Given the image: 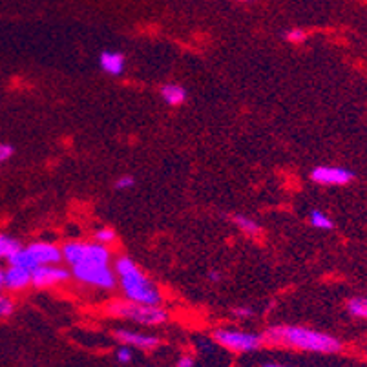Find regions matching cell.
<instances>
[{
  "mask_svg": "<svg viewBox=\"0 0 367 367\" xmlns=\"http://www.w3.org/2000/svg\"><path fill=\"white\" fill-rule=\"evenodd\" d=\"M114 318H121V320L134 322L139 326L148 327H158L163 326L168 322V313L161 305H147V304H137V302H130V300H119L108 307Z\"/></svg>",
  "mask_w": 367,
  "mask_h": 367,
  "instance_id": "cell-3",
  "label": "cell"
},
{
  "mask_svg": "<svg viewBox=\"0 0 367 367\" xmlns=\"http://www.w3.org/2000/svg\"><path fill=\"white\" fill-rule=\"evenodd\" d=\"M13 154H15V148L8 145V143H0V165L6 163L8 159H11Z\"/></svg>",
  "mask_w": 367,
  "mask_h": 367,
  "instance_id": "cell-25",
  "label": "cell"
},
{
  "mask_svg": "<svg viewBox=\"0 0 367 367\" xmlns=\"http://www.w3.org/2000/svg\"><path fill=\"white\" fill-rule=\"evenodd\" d=\"M209 280L210 282H221V274L218 273V271H210Z\"/></svg>",
  "mask_w": 367,
  "mask_h": 367,
  "instance_id": "cell-27",
  "label": "cell"
},
{
  "mask_svg": "<svg viewBox=\"0 0 367 367\" xmlns=\"http://www.w3.org/2000/svg\"><path fill=\"white\" fill-rule=\"evenodd\" d=\"M114 336L121 346H128L132 349H139V351H152V349H158L161 344L158 336L145 335V333L130 329H116Z\"/></svg>",
  "mask_w": 367,
  "mask_h": 367,
  "instance_id": "cell-9",
  "label": "cell"
},
{
  "mask_svg": "<svg viewBox=\"0 0 367 367\" xmlns=\"http://www.w3.org/2000/svg\"><path fill=\"white\" fill-rule=\"evenodd\" d=\"M232 221H234V225H236L238 229L245 234V236L256 238L262 234V227H260V223L252 220V218H249V216L236 214L234 218H232Z\"/></svg>",
  "mask_w": 367,
  "mask_h": 367,
  "instance_id": "cell-15",
  "label": "cell"
},
{
  "mask_svg": "<svg viewBox=\"0 0 367 367\" xmlns=\"http://www.w3.org/2000/svg\"><path fill=\"white\" fill-rule=\"evenodd\" d=\"M134 185H136V178H134V176H130V174H125V176H121V178L116 179L114 189L119 190V192H123V190L134 189Z\"/></svg>",
  "mask_w": 367,
  "mask_h": 367,
  "instance_id": "cell-21",
  "label": "cell"
},
{
  "mask_svg": "<svg viewBox=\"0 0 367 367\" xmlns=\"http://www.w3.org/2000/svg\"><path fill=\"white\" fill-rule=\"evenodd\" d=\"M263 367H287V366H278V364H265Z\"/></svg>",
  "mask_w": 367,
  "mask_h": 367,
  "instance_id": "cell-29",
  "label": "cell"
},
{
  "mask_svg": "<svg viewBox=\"0 0 367 367\" xmlns=\"http://www.w3.org/2000/svg\"><path fill=\"white\" fill-rule=\"evenodd\" d=\"M194 364H196L194 357H190V355H183V357H179L176 367H194Z\"/></svg>",
  "mask_w": 367,
  "mask_h": 367,
  "instance_id": "cell-26",
  "label": "cell"
},
{
  "mask_svg": "<svg viewBox=\"0 0 367 367\" xmlns=\"http://www.w3.org/2000/svg\"><path fill=\"white\" fill-rule=\"evenodd\" d=\"M19 249H21V243L17 242V240L0 234V258H6V260H8V258L15 251H19Z\"/></svg>",
  "mask_w": 367,
  "mask_h": 367,
  "instance_id": "cell-18",
  "label": "cell"
},
{
  "mask_svg": "<svg viewBox=\"0 0 367 367\" xmlns=\"http://www.w3.org/2000/svg\"><path fill=\"white\" fill-rule=\"evenodd\" d=\"M72 278V271L63 265H41L32 273V285L37 289H50L63 285Z\"/></svg>",
  "mask_w": 367,
  "mask_h": 367,
  "instance_id": "cell-8",
  "label": "cell"
},
{
  "mask_svg": "<svg viewBox=\"0 0 367 367\" xmlns=\"http://www.w3.org/2000/svg\"><path fill=\"white\" fill-rule=\"evenodd\" d=\"M311 179L322 187H346L355 179V174L349 168L322 165L311 170Z\"/></svg>",
  "mask_w": 367,
  "mask_h": 367,
  "instance_id": "cell-7",
  "label": "cell"
},
{
  "mask_svg": "<svg viewBox=\"0 0 367 367\" xmlns=\"http://www.w3.org/2000/svg\"><path fill=\"white\" fill-rule=\"evenodd\" d=\"M159 94H161V99H163L168 106H181L185 101H187V90H185L183 86H179V84H165Z\"/></svg>",
  "mask_w": 367,
  "mask_h": 367,
  "instance_id": "cell-13",
  "label": "cell"
},
{
  "mask_svg": "<svg viewBox=\"0 0 367 367\" xmlns=\"http://www.w3.org/2000/svg\"><path fill=\"white\" fill-rule=\"evenodd\" d=\"M15 311V304L8 296L0 294V318H10Z\"/></svg>",
  "mask_w": 367,
  "mask_h": 367,
  "instance_id": "cell-22",
  "label": "cell"
},
{
  "mask_svg": "<svg viewBox=\"0 0 367 367\" xmlns=\"http://www.w3.org/2000/svg\"><path fill=\"white\" fill-rule=\"evenodd\" d=\"M232 315L240 318V320H249L254 316V309L252 307H247V305H242V307H234L232 309Z\"/></svg>",
  "mask_w": 367,
  "mask_h": 367,
  "instance_id": "cell-24",
  "label": "cell"
},
{
  "mask_svg": "<svg viewBox=\"0 0 367 367\" xmlns=\"http://www.w3.org/2000/svg\"><path fill=\"white\" fill-rule=\"evenodd\" d=\"M116 240H117V234L112 227H101L99 231L95 232V242L103 243V245H106V247L116 242Z\"/></svg>",
  "mask_w": 367,
  "mask_h": 367,
  "instance_id": "cell-19",
  "label": "cell"
},
{
  "mask_svg": "<svg viewBox=\"0 0 367 367\" xmlns=\"http://www.w3.org/2000/svg\"><path fill=\"white\" fill-rule=\"evenodd\" d=\"M284 37L291 44H302V42L307 41V32L302 30V28H291L289 32H285Z\"/></svg>",
  "mask_w": 367,
  "mask_h": 367,
  "instance_id": "cell-20",
  "label": "cell"
},
{
  "mask_svg": "<svg viewBox=\"0 0 367 367\" xmlns=\"http://www.w3.org/2000/svg\"><path fill=\"white\" fill-rule=\"evenodd\" d=\"M37 265H59L63 262V247L50 242H33L26 247Z\"/></svg>",
  "mask_w": 367,
  "mask_h": 367,
  "instance_id": "cell-10",
  "label": "cell"
},
{
  "mask_svg": "<svg viewBox=\"0 0 367 367\" xmlns=\"http://www.w3.org/2000/svg\"><path fill=\"white\" fill-rule=\"evenodd\" d=\"M63 260L72 267L86 262L112 263V252L97 242H70L63 247Z\"/></svg>",
  "mask_w": 367,
  "mask_h": 367,
  "instance_id": "cell-5",
  "label": "cell"
},
{
  "mask_svg": "<svg viewBox=\"0 0 367 367\" xmlns=\"http://www.w3.org/2000/svg\"><path fill=\"white\" fill-rule=\"evenodd\" d=\"M346 309L353 318H362V320H367V296L351 298L347 302Z\"/></svg>",
  "mask_w": 367,
  "mask_h": 367,
  "instance_id": "cell-17",
  "label": "cell"
},
{
  "mask_svg": "<svg viewBox=\"0 0 367 367\" xmlns=\"http://www.w3.org/2000/svg\"><path fill=\"white\" fill-rule=\"evenodd\" d=\"M238 2H251V0H238Z\"/></svg>",
  "mask_w": 367,
  "mask_h": 367,
  "instance_id": "cell-30",
  "label": "cell"
},
{
  "mask_svg": "<svg viewBox=\"0 0 367 367\" xmlns=\"http://www.w3.org/2000/svg\"><path fill=\"white\" fill-rule=\"evenodd\" d=\"M72 276L79 284L103 289V291H112L117 285V276L114 269L110 267V263H79V265L72 267Z\"/></svg>",
  "mask_w": 367,
  "mask_h": 367,
  "instance_id": "cell-4",
  "label": "cell"
},
{
  "mask_svg": "<svg viewBox=\"0 0 367 367\" xmlns=\"http://www.w3.org/2000/svg\"><path fill=\"white\" fill-rule=\"evenodd\" d=\"M32 285V271L21 267H11L4 271V289L10 291H24Z\"/></svg>",
  "mask_w": 367,
  "mask_h": 367,
  "instance_id": "cell-12",
  "label": "cell"
},
{
  "mask_svg": "<svg viewBox=\"0 0 367 367\" xmlns=\"http://www.w3.org/2000/svg\"><path fill=\"white\" fill-rule=\"evenodd\" d=\"M309 223L318 231H333L335 229V221L331 220L324 210H311Z\"/></svg>",
  "mask_w": 367,
  "mask_h": 367,
  "instance_id": "cell-16",
  "label": "cell"
},
{
  "mask_svg": "<svg viewBox=\"0 0 367 367\" xmlns=\"http://www.w3.org/2000/svg\"><path fill=\"white\" fill-rule=\"evenodd\" d=\"M8 262H10L11 267L26 269V271H32V273L39 267L37 262H35L32 254H30V251H28V249H22V247L8 258Z\"/></svg>",
  "mask_w": 367,
  "mask_h": 367,
  "instance_id": "cell-14",
  "label": "cell"
},
{
  "mask_svg": "<svg viewBox=\"0 0 367 367\" xmlns=\"http://www.w3.org/2000/svg\"><path fill=\"white\" fill-rule=\"evenodd\" d=\"M114 273L117 276V284L121 285V291L126 300L147 305H161L163 294L159 287L143 273L130 256H119L114 262Z\"/></svg>",
  "mask_w": 367,
  "mask_h": 367,
  "instance_id": "cell-2",
  "label": "cell"
},
{
  "mask_svg": "<svg viewBox=\"0 0 367 367\" xmlns=\"http://www.w3.org/2000/svg\"><path fill=\"white\" fill-rule=\"evenodd\" d=\"M212 338L218 346L232 353H252L265 346L263 335H254V333H247V331L240 329H229V327L216 329Z\"/></svg>",
  "mask_w": 367,
  "mask_h": 367,
  "instance_id": "cell-6",
  "label": "cell"
},
{
  "mask_svg": "<svg viewBox=\"0 0 367 367\" xmlns=\"http://www.w3.org/2000/svg\"><path fill=\"white\" fill-rule=\"evenodd\" d=\"M116 358H117V362L130 364L132 360H134V349H132V347H128V346H121L119 349H117Z\"/></svg>",
  "mask_w": 367,
  "mask_h": 367,
  "instance_id": "cell-23",
  "label": "cell"
},
{
  "mask_svg": "<svg viewBox=\"0 0 367 367\" xmlns=\"http://www.w3.org/2000/svg\"><path fill=\"white\" fill-rule=\"evenodd\" d=\"M99 66L101 70L105 72L106 75H112V77H119V75L125 74L126 59L123 53L119 52H103L99 55Z\"/></svg>",
  "mask_w": 367,
  "mask_h": 367,
  "instance_id": "cell-11",
  "label": "cell"
},
{
  "mask_svg": "<svg viewBox=\"0 0 367 367\" xmlns=\"http://www.w3.org/2000/svg\"><path fill=\"white\" fill-rule=\"evenodd\" d=\"M0 289H4V271L0 267Z\"/></svg>",
  "mask_w": 367,
  "mask_h": 367,
  "instance_id": "cell-28",
  "label": "cell"
},
{
  "mask_svg": "<svg viewBox=\"0 0 367 367\" xmlns=\"http://www.w3.org/2000/svg\"><path fill=\"white\" fill-rule=\"evenodd\" d=\"M267 346L287 347L296 351L335 355L342 349V342L333 335L304 326H273L263 333Z\"/></svg>",
  "mask_w": 367,
  "mask_h": 367,
  "instance_id": "cell-1",
  "label": "cell"
}]
</instances>
